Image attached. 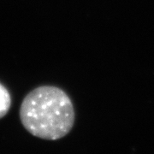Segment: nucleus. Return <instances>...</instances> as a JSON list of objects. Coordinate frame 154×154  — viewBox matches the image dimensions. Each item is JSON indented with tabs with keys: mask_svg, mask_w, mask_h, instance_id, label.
I'll use <instances>...</instances> for the list:
<instances>
[{
	"mask_svg": "<svg viewBox=\"0 0 154 154\" xmlns=\"http://www.w3.org/2000/svg\"><path fill=\"white\" fill-rule=\"evenodd\" d=\"M19 114L28 132L47 140L65 137L75 119L70 98L54 86H41L29 92L22 100Z\"/></svg>",
	"mask_w": 154,
	"mask_h": 154,
	"instance_id": "1",
	"label": "nucleus"
},
{
	"mask_svg": "<svg viewBox=\"0 0 154 154\" xmlns=\"http://www.w3.org/2000/svg\"><path fill=\"white\" fill-rule=\"evenodd\" d=\"M11 106V96L9 90L0 83V119L7 115Z\"/></svg>",
	"mask_w": 154,
	"mask_h": 154,
	"instance_id": "2",
	"label": "nucleus"
}]
</instances>
